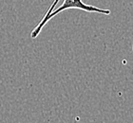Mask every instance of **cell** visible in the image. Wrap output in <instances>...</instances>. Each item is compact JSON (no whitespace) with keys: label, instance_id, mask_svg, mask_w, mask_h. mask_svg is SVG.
<instances>
[{"label":"cell","instance_id":"6da1fadb","mask_svg":"<svg viewBox=\"0 0 133 123\" xmlns=\"http://www.w3.org/2000/svg\"><path fill=\"white\" fill-rule=\"evenodd\" d=\"M71 9H77V10H81V11H87V12H93V13H99L103 14V15H109L110 14L109 10L100 9L91 5H87L82 0H64L62 5L59 6L58 8H56V10H53L49 16L42 18L41 21L39 22V24L32 30V31L31 33V37L32 39H35L39 35V33L41 32L42 28L47 25V23H49V21L51 18L56 16L57 14L62 12V11H66V10H71Z\"/></svg>","mask_w":133,"mask_h":123},{"label":"cell","instance_id":"7a4b0ae2","mask_svg":"<svg viewBox=\"0 0 133 123\" xmlns=\"http://www.w3.org/2000/svg\"><path fill=\"white\" fill-rule=\"evenodd\" d=\"M59 2V0H53V3L51 4V6H50V8L48 10V11L46 12V14L44 15V17H47V16H49L50 15V13L51 12V11H53V10H55V6H56V4Z\"/></svg>","mask_w":133,"mask_h":123}]
</instances>
